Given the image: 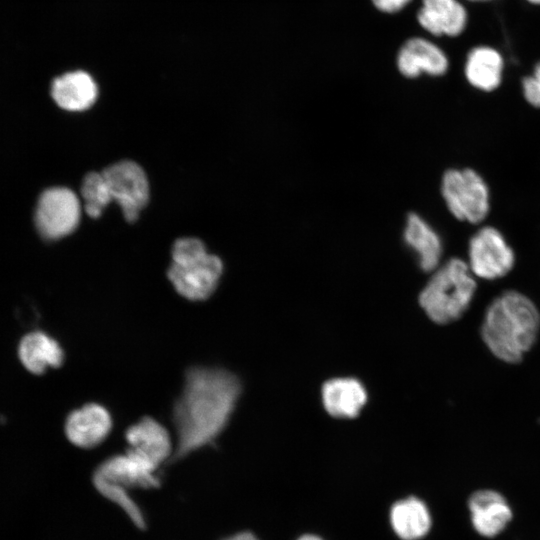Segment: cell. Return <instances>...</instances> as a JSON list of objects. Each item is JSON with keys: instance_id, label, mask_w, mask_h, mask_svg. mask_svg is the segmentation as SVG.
Segmentation results:
<instances>
[{"instance_id": "obj_1", "label": "cell", "mask_w": 540, "mask_h": 540, "mask_svg": "<svg viewBox=\"0 0 540 540\" xmlns=\"http://www.w3.org/2000/svg\"><path fill=\"white\" fill-rule=\"evenodd\" d=\"M240 394L241 382L232 372L220 367L188 368L173 405L176 442L171 461L213 443L228 425Z\"/></svg>"}, {"instance_id": "obj_2", "label": "cell", "mask_w": 540, "mask_h": 540, "mask_svg": "<svg viewBox=\"0 0 540 540\" xmlns=\"http://www.w3.org/2000/svg\"><path fill=\"white\" fill-rule=\"evenodd\" d=\"M540 313L534 302L516 290H507L489 304L481 326V337L499 360L517 363L535 343Z\"/></svg>"}, {"instance_id": "obj_3", "label": "cell", "mask_w": 540, "mask_h": 540, "mask_svg": "<svg viewBox=\"0 0 540 540\" xmlns=\"http://www.w3.org/2000/svg\"><path fill=\"white\" fill-rule=\"evenodd\" d=\"M476 277L467 261L451 258L434 271L419 296V302L431 320L447 324L459 319L468 309L476 288Z\"/></svg>"}, {"instance_id": "obj_4", "label": "cell", "mask_w": 540, "mask_h": 540, "mask_svg": "<svg viewBox=\"0 0 540 540\" xmlns=\"http://www.w3.org/2000/svg\"><path fill=\"white\" fill-rule=\"evenodd\" d=\"M223 264L197 238H180L172 248L167 276L175 290L190 301H204L216 290Z\"/></svg>"}, {"instance_id": "obj_5", "label": "cell", "mask_w": 540, "mask_h": 540, "mask_svg": "<svg viewBox=\"0 0 540 540\" xmlns=\"http://www.w3.org/2000/svg\"><path fill=\"white\" fill-rule=\"evenodd\" d=\"M441 194L450 213L471 224L484 221L490 211V190L472 168H452L441 180Z\"/></svg>"}, {"instance_id": "obj_6", "label": "cell", "mask_w": 540, "mask_h": 540, "mask_svg": "<svg viewBox=\"0 0 540 540\" xmlns=\"http://www.w3.org/2000/svg\"><path fill=\"white\" fill-rule=\"evenodd\" d=\"M467 264L475 277L496 280L513 269L515 252L499 229L486 225L469 240Z\"/></svg>"}, {"instance_id": "obj_7", "label": "cell", "mask_w": 540, "mask_h": 540, "mask_svg": "<svg viewBox=\"0 0 540 540\" xmlns=\"http://www.w3.org/2000/svg\"><path fill=\"white\" fill-rule=\"evenodd\" d=\"M111 201H116L128 222H134L149 199L145 172L135 162L123 160L101 172Z\"/></svg>"}, {"instance_id": "obj_8", "label": "cell", "mask_w": 540, "mask_h": 540, "mask_svg": "<svg viewBox=\"0 0 540 540\" xmlns=\"http://www.w3.org/2000/svg\"><path fill=\"white\" fill-rule=\"evenodd\" d=\"M81 206L73 191L64 187L45 190L36 207L35 222L46 239H58L73 232L80 220Z\"/></svg>"}, {"instance_id": "obj_9", "label": "cell", "mask_w": 540, "mask_h": 540, "mask_svg": "<svg viewBox=\"0 0 540 540\" xmlns=\"http://www.w3.org/2000/svg\"><path fill=\"white\" fill-rule=\"evenodd\" d=\"M157 469L155 464L128 448L125 454L114 455L103 461L95 470L93 478L126 490L148 489L158 486Z\"/></svg>"}, {"instance_id": "obj_10", "label": "cell", "mask_w": 540, "mask_h": 540, "mask_svg": "<svg viewBox=\"0 0 540 540\" xmlns=\"http://www.w3.org/2000/svg\"><path fill=\"white\" fill-rule=\"evenodd\" d=\"M112 425V417L107 408L91 402L69 413L64 431L74 446L89 449L98 446L108 437Z\"/></svg>"}, {"instance_id": "obj_11", "label": "cell", "mask_w": 540, "mask_h": 540, "mask_svg": "<svg viewBox=\"0 0 540 540\" xmlns=\"http://www.w3.org/2000/svg\"><path fill=\"white\" fill-rule=\"evenodd\" d=\"M129 449L159 467L171 460L174 446L168 430L151 416H144L129 426L125 432Z\"/></svg>"}, {"instance_id": "obj_12", "label": "cell", "mask_w": 540, "mask_h": 540, "mask_svg": "<svg viewBox=\"0 0 540 540\" xmlns=\"http://www.w3.org/2000/svg\"><path fill=\"white\" fill-rule=\"evenodd\" d=\"M471 522L482 536L498 535L512 518V511L505 498L494 490H478L468 501Z\"/></svg>"}, {"instance_id": "obj_13", "label": "cell", "mask_w": 540, "mask_h": 540, "mask_svg": "<svg viewBox=\"0 0 540 540\" xmlns=\"http://www.w3.org/2000/svg\"><path fill=\"white\" fill-rule=\"evenodd\" d=\"M397 63L400 72L409 78L416 77L422 72L439 76L448 68L444 52L422 38L408 40L398 54Z\"/></svg>"}, {"instance_id": "obj_14", "label": "cell", "mask_w": 540, "mask_h": 540, "mask_svg": "<svg viewBox=\"0 0 540 540\" xmlns=\"http://www.w3.org/2000/svg\"><path fill=\"white\" fill-rule=\"evenodd\" d=\"M404 241L415 252L422 270L433 272L440 265L443 254L442 239L420 215L416 213L408 215Z\"/></svg>"}, {"instance_id": "obj_15", "label": "cell", "mask_w": 540, "mask_h": 540, "mask_svg": "<svg viewBox=\"0 0 540 540\" xmlns=\"http://www.w3.org/2000/svg\"><path fill=\"white\" fill-rule=\"evenodd\" d=\"M18 355L22 365L35 375L60 367L65 358L60 343L43 331L26 334L19 343Z\"/></svg>"}, {"instance_id": "obj_16", "label": "cell", "mask_w": 540, "mask_h": 540, "mask_svg": "<svg viewBox=\"0 0 540 540\" xmlns=\"http://www.w3.org/2000/svg\"><path fill=\"white\" fill-rule=\"evenodd\" d=\"M51 95L62 109L83 111L94 104L98 90L88 73L73 71L63 74L53 81Z\"/></svg>"}, {"instance_id": "obj_17", "label": "cell", "mask_w": 540, "mask_h": 540, "mask_svg": "<svg viewBox=\"0 0 540 540\" xmlns=\"http://www.w3.org/2000/svg\"><path fill=\"white\" fill-rule=\"evenodd\" d=\"M418 21L433 35L457 36L466 26L467 13L457 0H423Z\"/></svg>"}, {"instance_id": "obj_18", "label": "cell", "mask_w": 540, "mask_h": 540, "mask_svg": "<svg viewBox=\"0 0 540 540\" xmlns=\"http://www.w3.org/2000/svg\"><path fill=\"white\" fill-rule=\"evenodd\" d=\"M322 396L328 413L340 418L358 415L367 399L364 387L352 378H338L326 382Z\"/></svg>"}, {"instance_id": "obj_19", "label": "cell", "mask_w": 540, "mask_h": 540, "mask_svg": "<svg viewBox=\"0 0 540 540\" xmlns=\"http://www.w3.org/2000/svg\"><path fill=\"white\" fill-rule=\"evenodd\" d=\"M390 524L402 540H418L431 527L430 512L423 501L408 497L393 504L390 509Z\"/></svg>"}, {"instance_id": "obj_20", "label": "cell", "mask_w": 540, "mask_h": 540, "mask_svg": "<svg viewBox=\"0 0 540 540\" xmlns=\"http://www.w3.org/2000/svg\"><path fill=\"white\" fill-rule=\"evenodd\" d=\"M503 60L498 51L481 46L470 51L465 64L468 82L484 92L497 89L502 80Z\"/></svg>"}, {"instance_id": "obj_21", "label": "cell", "mask_w": 540, "mask_h": 540, "mask_svg": "<svg viewBox=\"0 0 540 540\" xmlns=\"http://www.w3.org/2000/svg\"><path fill=\"white\" fill-rule=\"evenodd\" d=\"M81 194L85 200V211L91 218H98L111 202L101 172H90L84 177Z\"/></svg>"}, {"instance_id": "obj_22", "label": "cell", "mask_w": 540, "mask_h": 540, "mask_svg": "<svg viewBox=\"0 0 540 540\" xmlns=\"http://www.w3.org/2000/svg\"><path fill=\"white\" fill-rule=\"evenodd\" d=\"M522 90L525 100L531 106L540 108V62L535 66L532 75L523 78Z\"/></svg>"}, {"instance_id": "obj_23", "label": "cell", "mask_w": 540, "mask_h": 540, "mask_svg": "<svg viewBox=\"0 0 540 540\" xmlns=\"http://www.w3.org/2000/svg\"><path fill=\"white\" fill-rule=\"evenodd\" d=\"M374 5L384 12H396L402 9L410 0H372Z\"/></svg>"}, {"instance_id": "obj_24", "label": "cell", "mask_w": 540, "mask_h": 540, "mask_svg": "<svg viewBox=\"0 0 540 540\" xmlns=\"http://www.w3.org/2000/svg\"><path fill=\"white\" fill-rule=\"evenodd\" d=\"M227 540H259V539L250 532H241L228 538Z\"/></svg>"}, {"instance_id": "obj_25", "label": "cell", "mask_w": 540, "mask_h": 540, "mask_svg": "<svg viewBox=\"0 0 540 540\" xmlns=\"http://www.w3.org/2000/svg\"><path fill=\"white\" fill-rule=\"evenodd\" d=\"M297 540H323V539L313 534H305L299 537Z\"/></svg>"}, {"instance_id": "obj_26", "label": "cell", "mask_w": 540, "mask_h": 540, "mask_svg": "<svg viewBox=\"0 0 540 540\" xmlns=\"http://www.w3.org/2000/svg\"><path fill=\"white\" fill-rule=\"evenodd\" d=\"M527 1L532 3V4H537V5L540 4V0H527Z\"/></svg>"}, {"instance_id": "obj_27", "label": "cell", "mask_w": 540, "mask_h": 540, "mask_svg": "<svg viewBox=\"0 0 540 540\" xmlns=\"http://www.w3.org/2000/svg\"><path fill=\"white\" fill-rule=\"evenodd\" d=\"M470 1H488V0H470Z\"/></svg>"}]
</instances>
